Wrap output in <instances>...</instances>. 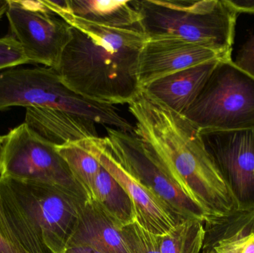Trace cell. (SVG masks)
Here are the masks:
<instances>
[{
	"label": "cell",
	"instance_id": "6da1fadb",
	"mask_svg": "<svg viewBox=\"0 0 254 253\" xmlns=\"http://www.w3.org/2000/svg\"><path fill=\"white\" fill-rule=\"evenodd\" d=\"M134 132L150 147L163 170L219 224L239 213L238 204L200 136L185 116L143 89L128 103Z\"/></svg>",
	"mask_w": 254,
	"mask_h": 253
},
{
	"label": "cell",
	"instance_id": "7a4b0ae2",
	"mask_svg": "<svg viewBox=\"0 0 254 253\" xmlns=\"http://www.w3.org/2000/svg\"><path fill=\"white\" fill-rule=\"evenodd\" d=\"M55 14L71 26V39L55 69L62 81L87 99L128 104L141 90L139 59L147 37L140 25L117 28L67 12Z\"/></svg>",
	"mask_w": 254,
	"mask_h": 253
},
{
	"label": "cell",
	"instance_id": "3957f363",
	"mask_svg": "<svg viewBox=\"0 0 254 253\" xmlns=\"http://www.w3.org/2000/svg\"><path fill=\"white\" fill-rule=\"evenodd\" d=\"M86 202L53 186L0 178L3 212L27 253H64Z\"/></svg>",
	"mask_w": 254,
	"mask_h": 253
},
{
	"label": "cell",
	"instance_id": "277c9868",
	"mask_svg": "<svg viewBox=\"0 0 254 253\" xmlns=\"http://www.w3.org/2000/svg\"><path fill=\"white\" fill-rule=\"evenodd\" d=\"M147 38L177 37L232 59L239 14L228 0H134Z\"/></svg>",
	"mask_w": 254,
	"mask_h": 253
},
{
	"label": "cell",
	"instance_id": "5b68a950",
	"mask_svg": "<svg viewBox=\"0 0 254 253\" xmlns=\"http://www.w3.org/2000/svg\"><path fill=\"white\" fill-rule=\"evenodd\" d=\"M64 111L97 125L133 132L134 127L111 104L87 99L70 89L49 67L10 68L0 72V111L10 107Z\"/></svg>",
	"mask_w": 254,
	"mask_h": 253
},
{
	"label": "cell",
	"instance_id": "8992f818",
	"mask_svg": "<svg viewBox=\"0 0 254 253\" xmlns=\"http://www.w3.org/2000/svg\"><path fill=\"white\" fill-rule=\"evenodd\" d=\"M199 130L254 129V77L234 61H219L182 114Z\"/></svg>",
	"mask_w": 254,
	"mask_h": 253
},
{
	"label": "cell",
	"instance_id": "52a82bcc",
	"mask_svg": "<svg viewBox=\"0 0 254 253\" xmlns=\"http://www.w3.org/2000/svg\"><path fill=\"white\" fill-rule=\"evenodd\" d=\"M0 178L48 184L87 201L56 146L43 139L25 123L2 136Z\"/></svg>",
	"mask_w": 254,
	"mask_h": 253
},
{
	"label": "cell",
	"instance_id": "ba28073f",
	"mask_svg": "<svg viewBox=\"0 0 254 253\" xmlns=\"http://www.w3.org/2000/svg\"><path fill=\"white\" fill-rule=\"evenodd\" d=\"M103 141L113 157L134 175L182 222L197 219L212 224L207 211L188 196L163 170L153 151L134 132L104 127Z\"/></svg>",
	"mask_w": 254,
	"mask_h": 253
},
{
	"label": "cell",
	"instance_id": "9c48e42d",
	"mask_svg": "<svg viewBox=\"0 0 254 253\" xmlns=\"http://www.w3.org/2000/svg\"><path fill=\"white\" fill-rule=\"evenodd\" d=\"M6 16L12 36L31 63L56 69L71 37V26L43 1L7 0Z\"/></svg>",
	"mask_w": 254,
	"mask_h": 253
},
{
	"label": "cell",
	"instance_id": "30bf717a",
	"mask_svg": "<svg viewBox=\"0 0 254 253\" xmlns=\"http://www.w3.org/2000/svg\"><path fill=\"white\" fill-rule=\"evenodd\" d=\"M207 152L234 195L239 213L254 211V129L199 130Z\"/></svg>",
	"mask_w": 254,
	"mask_h": 253
},
{
	"label": "cell",
	"instance_id": "8fae6325",
	"mask_svg": "<svg viewBox=\"0 0 254 253\" xmlns=\"http://www.w3.org/2000/svg\"><path fill=\"white\" fill-rule=\"evenodd\" d=\"M80 142L125 189L134 206L135 222L140 227L157 236H163L181 223L156 196L113 157L104 144L103 138Z\"/></svg>",
	"mask_w": 254,
	"mask_h": 253
},
{
	"label": "cell",
	"instance_id": "7c38bea8",
	"mask_svg": "<svg viewBox=\"0 0 254 253\" xmlns=\"http://www.w3.org/2000/svg\"><path fill=\"white\" fill-rule=\"evenodd\" d=\"M213 60L224 61L216 52L182 39L147 38L139 59L140 89L173 73Z\"/></svg>",
	"mask_w": 254,
	"mask_h": 253
},
{
	"label": "cell",
	"instance_id": "4fadbf2b",
	"mask_svg": "<svg viewBox=\"0 0 254 253\" xmlns=\"http://www.w3.org/2000/svg\"><path fill=\"white\" fill-rule=\"evenodd\" d=\"M219 61H210L173 73L155 80L143 90L182 114L196 99Z\"/></svg>",
	"mask_w": 254,
	"mask_h": 253
},
{
	"label": "cell",
	"instance_id": "5bb4252c",
	"mask_svg": "<svg viewBox=\"0 0 254 253\" xmlns=\"http://www.w3.org/2000/svg\"><path fill=\"white\" fill-rule=\"evenodd\" d=\"M25 123L56 147L100 137L96 123L50 108H26Z\"/></svg>",
	"mask_w": 254,
	"mask_h": 253
},
{
	"label": "cell",
	"instance_id": "9a60e30c",
	"mask_svg": "<svg viewBox=\"0 0 254 253\" xmlns=\"http://www.w3.org/2000/svg\"><path fill=\"white\" fill-rule=\"evenodd\" d=\"M43 2L54 13L67 12L99 25L117 28L140 25V15L134 0H43Z\"/></svg>",
	"mask_w": 254,
	"mask_h": 253
},
{
	"label": "cell",
	"instance_id": "2e32d148",
	"mask_svg": "<svg viewBox=\"0 0 254 253\" xmlns=\"http://www.w3.org/2000/svg\"><path fill=\"white\" fill-rule=\"evenodd\" d=\"M89 246L104 253H130L121 229L95 202L86 201L67 247ZM66 247V248H67Z\"/></svg>",
	"mask_w": 254,
	"mask_h": 253
},
{
	"label": "cell",
	"instance_id": "e0dca14e",
	"mask_svg": "<svg viewBox=\"0 0 254 253\" xmlns=\"http://www.w3.org/2000/svg\"><path fill=\"white\" fill-rule=\"evenodd\" d=\"M95 202L119 228L135 222L134 206L121 184L101 166L95 184Z\"/></svg>",
	"mask_w": 254,
	"mask_h": 253
},
{
	"label": "cell",
	"instance_id": "ac0fdd59",
	"mask_svg": "<svg viewBox=\"0 0 254 253\" xmlns=\"http://www.w3.org/2000/svg\"><path fill=\"white\" fill-rule=\"evenodd\" d=\"M56 149L66 163L73 178L84 192L87 201H93L95 180L101 169V163L80 141L58 146Z\"/></svg>",
	"mask_w": 254,
	"mask_h": 253
},
{
	"label": "cell",
	"instance_id": "d6986e66",
	"mask_svg": "<svg viewBox=\"0 0 254 253\" xmlns=\"http://www.w3.org/2000/svg\"><path fill=\"white\" fill-rule=\"evenodd\" d=\"M205 223L187 219L168 233L158 236L161 253H201L206 239Z\"/></svg>",
	"mask_w": 254,
	"mask_h": 253
},
{
	"label": "cell",
	"instance_id": "ffe728a7",
	"mask_svg": "<svg viewBox=\"0 0 254 253\" xmlns=\"http://www.w3.org/2000/svg\"><path fill=\"white\" fill-rule=\"evenodd\" d=\"M121 232L130 253H161L158 236L137 223L122 227Z\"/></svg>",
	"mask_w": 254,
	"mask_h": 253
},
{
	"label": "cell",
	"instance_id": "44dd1931",
	"mask_svg": "<svg viewBox=\"0 0 254 253\" xmlns=\"http://www.w3.org/2000/svg\"><path fill=\"white\" fill-rule=\"evenodd\" d=\"M31 64L19 42L12 35L0 38V71Z\"/></svg>",
	"mask_w": 254,
	"mask_h": 253
},
{
	"label": "cell",
	"instance_id": "7402d4cb",
	"mask_svg": "<svg viewBox=\"0 0 254 253\" xmlns=\"http://www.w3.org/2000/svg\"><path fill=\"white\" fill-rule=\"evenodd\" d=\"M0 253H27L6 219L0 202Z\"/></svg>",
	"mask_w": 254,
	"mask_h": 253
},
{
	"label": "cell",
	"instance_id": "603a6c76",
	"mask_svg": "<svg viewBox=\"0 0 254 253\" xmlns=\"http://www.w3.org/2000/svg\"><path fill=\"white\" fill-rule=\"evenodd\" d=\"M234 62L239 68L254 77V35L240 48Z\"/></svg>",
	"mask_w": 254,
	"mask_h": 253
},
{
	"label": "cell",
	"instance_id": "cb8c5ba5",
	"mask_svg": "<svg viewBox=\"0 0 254 253\" xmlns=\"http://www.w3.org/2000/svg\"><path fill=\"white\" fill-rule=\"evenodd\" d=\"M230 4L240 13L254 15V0H228Z\"/></svg>",
	"mask_w": 254,
	"mask_h": 253
},
{
	"label": "cell",
	"instance_id": "d4e9b609",
	"mask_svg": "<svg viewBox=\"0 0 254 253\" xmlns=\"http://www.w3.org/2000/svg\"><path fill=\"white\" fill-rule=\"evenodd\" d=\"M64 253H104L92 247L70 246L65 248Z\"/></svg>",
	"mask_w": 254,
	"mask_h": 253
},
{
	"label": "cell",
	"instance_id": "484cf974",
	"mask_svg": "<svg viewBox=\"0 0 254 253\" xmlns=\"http://www.w3.org/2000/svg\"><path fill=\"white\" fill-rule=\"evenodd\" d=\"M8 1L7 0H0V19L7 11Z\"/></svg>",
	"mask_w": 254,
	"mask_h": 253
},
{
	"label": "cell",
	"instance_id": "4316f807",
	"mask_svg": "<svg viewBox=\"0 0 254 253\" xmlns=\"http://www.w3.org/2000/svg\"><path fill=\"white\" fill-rule=\"evenodd\" d=\"M201 253H215L213 251V248L210 246V245L207 244H204V247H203L202 251Z\"/></svg>",
	"mask_w": 254,
	"mask_h": 253
},
{
	"label": "cell",
	"instance_id": "83f0119b",
	"mask_svg": "<svg viewBox=\"0 0 254 253\" xmlns=\"http://www.w3.org/2000/svg\"><path fill=\"white\" fill-rule=\"evenodd\" d=\"M252 212V223H253V228L254 230V211H253V212Z\"/></svg>",
	"mask_w": 254,
	"mask_h": 253
},
{
	"label": "cell",
	"instance_id": "f1b7e54d",
	"mask_svg": "<svg viewBox=\"0 0 254 253\" xmlns=\"http://www.w3.org/2000/svg\"><path fill=\"white\" fill-rule=\"evenodd\" d=\"M1 141H2V136H0V147H1Z\"/></svg>",
	"mask_w": 254,
	"mask_h": 253
}]
</instances>
